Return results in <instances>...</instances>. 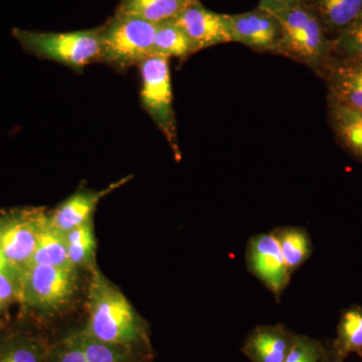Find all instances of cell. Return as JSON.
Segmentation results:
<instances>
[{"label": "cell", "instance_id": "6da1fadb", "mask_svg": "<svg viewBox=\"0 0 362 362\" xmlns=\"http://www.w3.org/2000/svg\"><path fill=\"white\" fill-rule=\"evenodd\" d=\"M82 331L99 341L132 350L145 361L153 356L144 319L97 267L90 272L88 320Z\"/></svg>", "mask_w": 362, "mask_h": 362}, {"label": "cell", "instance_id": "7a4b0ae2", "mask_svg": "<svg viewBox=\"0 0 362 362\" xmlns=\"http://www.w3.org/2000/svg\"><path fill=\"white\" fill-rule=\"evenodd\" d=\"M274 14L281 28L275 54L294 59L322 75L332 56V39L315 14L302 4Z\"/></svg>", "mask_w": 362, "mask_h": 362}, {"label": "cell", "instance_id": "3957f363", "mask_svg": "<svg viewBox=\"0 0 362 362\" xmlns=\"http://www.w3.org/2000/svg\"><path fill=\"white\" fill-rule=\"evenodd\" d=\"M13 35L28 54L81 73L101 61L99 28L69 33H44L13 28Z\"/></svg>", "mask_w": 362, "mask_h": 362}, {"label": "cell", "instance_id": "277c9868", "mask_svg": "<svg viewBox=\"0 0 362 362\" xmlns=\"http://www.w3.org/2000/svg\"><path fill=\"white\" fill-rule=\"evenodd\" d=\"M102 63L118 71L139 66L153 56L156 25L114 14L103 25L99 26Z\"/></svg>", "mask_w": 362, "mask_h": 362}, {"label": "cell", "instance_id": "5b68a950", "mask_svg": "<svg viewBox=\"0 0 362 362\" xmlns=\"http://www.w3.org/2000/svg\"><path fill=\"white\" fill-rule=\"evenodd\" d=\"M78 269L30 264L20 272V300L40 315H52L70 303L78 288Z\"/></svg>", "mask_w": 362, "mask_h": 362}, {"label": "cell", "instance_id": "8992f818", "mask_svg": "<svg viewBox=\"0 0 362 362\" xmlns=\"http://www.w3.org/2000/svg\"><path fill=\"white\" fill-rule=\"evenodd\" d=\"M138 66L143 108L165 136L176 156L180 157L169 59L152 56Z\"/></svg>", "mask_w": 362, "mask_h": 362}, {"label": "cell", "instance_id": "52a82bcc", "mask_svg": "<svg viewBox=\"0 0 362 362\" xmlns=\"http://www.w3.org/2000/svg\"><path fill=\"white\" fill-rule=\"evenodd\" d=\"M47 213L40 207L0 211V251L18 273L32 262Z\"/></svg>", "mask_w": 362, "mask_h": 362}, {"label": "cell", "instance_id": "ba28073f", "mask_svg": "<svg viewBox=\"0 0 362 362\" xmlns=\"http://www.w3.org/2000/svg\"><path fill=\"white\" fill-rule=\"evenodd\" d=\"M247 270L280 301L291 281L292 274L286 265L274 233L252 235L246 252Z\"/></svg>", "mask_w": 362, "mask_h": 362}, {"label": "cell", "instance_id": "9c48e42d", "mask_svg": "<svg viewBox=\"0 0 362 362\" xmlns=\"http://www.w3.org/2000/svg\"><path fill=\"white\" fill-rule=\"evenodd\" d=\"M173 21L185 30L197 52L232 42L228 14L209 11L199 0L189 2Z\"/></svg>", "mask_w": 362, "mask_h": 362}, {"label": "cell", "instance_id": "30bf717a", "mask_svg": "<svg viewBox=\"0 0 362 362\" xmlns=\"http://www.w3.org/2000/svg\"><path fill=\"white\" fill-rule=\"evenodd\" d=\"M232 42L259 52L275 54L281 39L277 16L257 7L247 13L228 14Z\"/></svg>", "mask_w": 362, "mask_h": 362}, {"label": "cell", "instance_id": "8fae6325", "mask_svg": "<svg viewBox=\"0 0 362 362\" xmlns=\"http://www.w3.org/2000/svg\"><path fill=\"white\" fill-rule=\"evenodd\" d=\"M321 77L328 90V104L362 110V62L331 56Z\"/></svg>", "mask_w": 362, "mask_h": 362}, {"label": "cell", "instance_id": "7c38bea8", "mask_svg": "<svg viewBox=\"0 0 362 362\" xmlns=\"http://www.w3.org/2000/svg\"><path fill=\"white\" fill-rule=\"evenodd\" d=\"M296 334L284 324L257 326L247 334L242 352L251 362H283Z\"/></svg>", "mask_w": 362, "mask_h": 362}, {"label": "cell", "instance_id": "4fadbf2b", "mask_svg": "<svg viewBox=\"0 0 362 362\" xmlns=\"http://www.w3.org/2000/svg\"><path fill=\"white\" fill-rule=\"evenodd\" d=\"M130 177L112 183L102 190H78L61 202L54 211L49 214V221L62 233L70 232L93 220L100 201L110 194L121 185L129 181Z\"/></svg>", "mask_w": 362, "mask_h": 362}, {"label": "cell", "instance_id": "5bb4252c", "mask_svg": "<svg viewBox=\"0 0 362 362\" xmlns=\"http://www.w3.org/2000/svg\"><path fill=\"white\" fill-rule=\"evenodd\" d=\"M51 342L33 331L16 328L0 333V362H47Z\"/></svg>", "mask_w": 362, "mask_h": 362}, {"label": "cell", "instance_id": "9a60e30c", "mask_svg": "<svg viewBox=\"0 0 362 362\" xmlns=\"http://www.w3.org/2000/svg\"><path fill=\"white\" fill-rule=\"evenodd\" d=\"M302 4L315 14L331 39L362 14V0H303Z\"/></svg>", "mask_w": 362, "mask_h": 362}, {"label": "cell", "instance_id": "2e32d148", "mask_svg": "<svg viewBox=\"0 0 362 362\" xmlns=\"http://www.w3.org/2000/svg\"><path fill=\"white\" fill-rule=\"evenodd\" d=\"M328 116L338 143L362 162V110L328 104Z\"/></svg>", "mask_w": 362, "mask_h": 362}, {"label": "cell", "instance_id": "e0dca14e", "mask_svg": "<svg viewBox=\"0 0 362 362\" xmlns=\"http://www.w3.org/2000/svg\"><path fill=\"white\" fill-rule=\"evenodd\" d=\"M188 4L182 0H121L115 13L157 25L175 20Z\"/></svg>", "mask_w": 362, "mask_h": 362}, {"label": "cell", "instance_id": "ac0fdd59", "mask_svg": "<svg viewBox=\"0 0 362 362\" xmlns=\"http://www.w3.org/2000/svg\"><path fill=\"white\" fill-rule=\"evenodd\" d=\"M30 264L63 268L73 267L69 261L65 233L52 225L49 213L45 214L40 225L37 247Z\"/></svg>", "mask_w": 362, "mask_h": 362}, {"label": "cell", "instance_id": "d6986e66", "mask_svg": "<svg viewBox=\"0 0 362 362\" xmlns=\"http://www.w3.org/2000/svg\"><path fill=\"white\" fill-rule=\"evenodd\" d=\"M290 273L303 266L313 252L310 235L301 226H280L272 230Z\"/></svg>", "mask_w": 362, "mask_h": 362}, {"label": "cell", "instance_id": "ffe728a7", "mask_svg": "<svg viewBox=\"0 0 362 362\" xmlns=\"http://www.w3.org/2000/svg\"><path fill=\"white\" fill-rule=\"evenodd\" d=\"M330 351L340 362L351 354L362 358V307H351L342 314Z\"/></svg>", "mask_w": 362, "mask_h": 362}, {"label": "cell", "instance_id": "44dd1931", "mask_svg": "<svg viewBox=\"0 0 362 362\" xmlns=\"http://www.w3.org/2000/svg\"><path fill=\"white\" fill-rule=\"evenodd\" d=\"M70 264L92 272L97 267V240L93 220L65 233Z\"/></svg>", "mask_w": 362, "mask_h": 362}, {"label": "cell", "instance_id": "7402d4cb", "mask_svg": "<svg viewBox=\"0 0 362 362\" xmlns=\"http://www.w3.org/2000/svg\"><path fill=\"white\" fill-rule=\"evenodd\" d=\"M197 52L192 40L175 21L156 25L153 44V56L163 58H187Z\"/></svg>", "mask_w": 362, "mask_h": 362}, {"label": "cell", "instance_id": "603a6c76", "mask_svg": "<svg viewBox=\"0 0 362 362\" xmlns=\"http://www.w3.org/2000/svg\"><path fill=\"white\" fill-rule=\"evenodd\" d=\"M84 352L88 362H145L132 350L120 345L99 341L86 334L82 329L73 332Z\"/></svg>", "mask_w": 362, "mask_h": 362}, {"label": "cell", "instance_id": "cb8c5ba5", "mask_svg": "<svg viewBox=\"0 0 362 362\" xmlns=\"http://www.w3.org/2000/svg\"><path fill=\"white\" fill-rule=\"evenodd\" d=\"M332 54L362 62V14L346 30L333 37Z\"/></svg>", "mask_w": 362, "mask_h": 362}, {"label": "cell", "instance_id": "d4e9b609", "mask_svg": "<svg viewBox=\"0 0 362 362\" xmlns=\"http://www.w3.org/2000/svg\"><path fill=\"white\" fill-rule=\"evenodd\" d=\"M326 350L319 340L296 334L294 344L283 362H321Z\"/></svg>", "mask_w": 362, "mask_h": 362}, {"label": "cell", "instance_id": "484cf974", "mask_svg": "<svg viewBox=\"0 0 362 362\" xmlns=\"http://www.w3.org/2000/svg\"><path fill=\"white\" fill-rule=\"evenodd\" d=\"M47 362H88L74 333L51 342Z\"/></svg>", "mask_w": 362, "mask_h": 362}, {"label": "cell", "instance_id": "4316f807", "mask_svg": "<svg viewBox=\"0 0 362 362\" xmlns=\"http://www.w3.org/2000/svg\"><path fill=\"white\" fill-rule=\"evenodd\" d=\"M20 300V274L14 272L0 271V308L6 307Z\"/></svg>", "mask_w": 362, "mask_h": 362}, {"label": "cell", "instance_id": "83f0119b", "mask_svg": "<svg viewBox=\"0 0 362 362\" xmlns=\"http://www.w3.org/2000/svg\"><path fill=\"white\" fill-rule=\"evenodd\" d=\"M303 0H259V8L271 13H278L302 4Z\"/></svg>", "mask_w": 362, "mask_h": 362}, {"label": "cell", "instance_id": "f1b7e54d", "mask_svg": "<svg viewBox=\"0 0 362 362\" xmlns=\"http://www.w3.org/2000/svg\"><path fill=\"white\" fill-rule=\"evenodd\" d=\"M0 271L14 272V273L20 274L18 272L14 270L13 267L7 263V261L6 258H4V254H2L1 251H0Z\"/></svg>", "mask_w": 362, "mask_h": 362}, {"label": "cell", "instance_id": "f546056e", "mask_svg": "<svg viewBox=\"0 0 362 362\" xmlns=\"http://www.w3.org/2000/svg\"><path fill=\"white\" fill-rule=\"evenodd\" d=\"M321 362H340L338 361L337 358H335L334 356H333L332 352L329 351V350H326L325 356H324L322 361Z\"/></svg>", "mask_w": 362, "mask_h": 362}, {"label": "cell", "instance_id": "4dcf8cb0", "mask_svg": "<svg viewBox=\"0 0 362 362\" xmlns=\"http://www.w3.org/2000/svg\"><path fill=\"white\" fill-rule=\"evenodd\" d=\"M182 1L192 2V1H197V0H182Z\"/></svg>", "mask_w": 362, "mask_h": 362}, {"label": "cell", "instance_id": "1f68e13d", "mask_svg": "<svg viewBox=\"0 0 362 362\" xmlns=\"http://www.w3.org/2000/svg\"><path fill=\"white\" fill-rule=\"evenodd\" d=\"M2 312H4V310H2L1 308H0V318H1Z\"/></svg>", "mask_w": 362, "mask_h": 362}]
</instances>
